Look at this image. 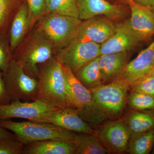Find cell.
I'll use <instances>...</instances> for the list:
<instances>
[{"instance_id":"24","label":"cell","mask_w":154,"mask_h":154,"mask_svg":"<svg viewBox=\"0 0 154 154\" xmlns=\"http://www.w3.org/2000/svg\"><path fill=\"white\" fill-rule=\"evenodd\" d=\"M47 11L52 13L79 18L77 0H49Z\"/></svg>"},{"instance_id":"22","label":"cell","mask_w":154,"mask_h":154,"mask_svg":"<svg viewBox=\"0 0 154 154\" xmlns=\"http://www.w3.org/2000/svg\"><path fill=\"white\" fill-rule=\"evenodd\" d=\"M75 154H105L107 152L94 135L79 133Z\"/></svg>"},{"instance_id":"34","label":"cell","mask_w":154,"mask_h":154,"mask_svg":"<svg viewBox=\"0 0 154 154\" xmlns=\"http://www.w3.org/2000/svg\"><path fill=\"white\" fill-rule=\"evenodd\" d=\"M148 8H149L151 10H152V11H154V0H152V1L150 5Z\"/></svg>"},{"instance_id":"30","label":"cell","mask_w":154,"mask_h":154,"mask_svg":"<svg viewBox=\"0 0 154 154\" xmlns=\"http://www.w3.org/2000/svg\"><path fill=\"white\" fill-rule=\"evenodd\" d=\"M24 146L17 139H0V154H22Z\"/></svg>"},{"instance_id":"15","label":"cell","mask_w":154,"mask_h":154,"mask_svg":"<svg viewBox=\"0 0 154 154\" xmlns=\"http://www.w3.org/2000/svg\"><path fill=\"white\" fill-rule=\"evenodd\" d=\"M77 2L79 19L82 21L104 16L114 21L122 18L126 14L124 6L113 5L106 0H77Z\"/></svg>"},{"instance_id":"7","label":"cell","mask_w":154,"mask_h":154,"mask_svg":"<svg viewBox=\"0 0 154 154\" xmlns=\"http://www.w3.org/2000/svg\"><path fill=\"white\" fill-rule=\"evenodd\" d=\"M100 47L101 44L93 42L72 40L68 45L60 50L55 58L75 73L90 61L99 57Z\"/></svg>"},{"instance_id":"11","label":"cell","mask_w":154,"mask_h":154,"mask_svg":"<svg viewBox=\"0 0 154 154\" xmlns=\"http://www.w3.org/2000/svg\"><path fill=\"white\" fill-rule=\"evenodd\" d=\"M58 108L40 101H11L8 104L0 105V121L12 118H22L33 121L42 115Z\"/></svg>"},{"instance_id":"37","label":"cell","mask_w":154,"mask_h":154,"mask_svg":"<svg viewBox=\"0 0 154 154\" xmlns=\"http://www.w3.org/2000/svg\"><path fill=\"white\" fill-rule=\"evenodd\" d=\"M49 1V0H46V2H47V5L48 2V1Z\"/></svg>"},{"instance_id":"5","label":"cell","mask_w":154,"mask_h":154,"mask_svg":"<svg viewBox=\"0 0 154 154\" xmlns=\"http://www.w3.org/2000/svg\"><path fill=\"white\" fill-rule=\"evenodd\" d=\"M82 21L79 18L49 13L39 23V30L53 46L63 48L74 38Z\"/></svg>"},{"instance_id":"6","label":"cell","mask_w":154,"mask_h":154,"mask_svg":"<svg viewBox=\"0 0 154 154\" xmlns=\"http://www.w3.org/2000/svg\"><path fill=\"white\" fill-rule=\"evenodd\" d=\"M4 81L12 101H34L37 91V78L28 73L14 58L3 72Z\"/></svg>"},{"instance_id":"31","label":"cell","mask_w":154,"mask_h":154,"mask_svg":"<svg viewBox=\"0 0 154 154\" xmlns=\"http://www.w3.org/2000/svg\"><path fill=\"white\" fill-rule=\"evenodd\" d=\"M12 101L3 78L2 72L0 70V105L8 104Z\"/></svg>"},{"instance_id":"23","label":"cell","mask_w":154,"mask_h":154,"mask_svg":"<svg viewBox=\"0 0 154 154\" xmlns=\"http://www.w3.org/2000/svg\"><path fill=\"white\" fill-rule=\"evenodd\" d=\"M154 147V128L131 139L127 152L131 154H148Z\"/></svg>"},{"instance_id":"27","label":"cell","mask_w":154,"mask_h":154,"mask_svg":"<svg viewBox=\"0 0 154 154\" xmlns=\"http://www.w3.org/2000/svg\"><path fill=\"white\" fill-rule=\"evenodd\" d=\"M9 43L4 33H0V70L2 72L7 69L13 58Z\"/></svg>"},{"instance_id":"9","label":"cell","mask_w":154,"mask_h":154,"mask_svg":"<svg viewBox=\"0 0 154 154\" xmlns=\"http://www.w3.org/2000/svg\"><path fill=\"white\" fill-rule=\"evenodd\" d=\"M34 122L51 123L63 129L77 133L94 135L95 130L72 107L61 108L48 112Z\"/></svg>"},{"instance_id":"10","label":"cell","mask_w":154,"mask_h":154,"mask_svg":"<svg viewBox=\"0 0 154 154\" xmlns=\"http://www.w3.org/2000/svg\"><path fill=\"white\" fill-rule=\"evenodd\" d=\"M116 25L104 16L82 21L72 40L93 42L102 44L115 33Z\"/></svg>"},{"instance_id":"18","label":"cell","mask_w":154,"mask_h":154,"mask_svg":"<svg viewBox=\"0 0 154 154\" xmlns=\"http://www.w3.org/2000/svg\"><path fill=\"white\" fill-rule=\"evenodd\" d=\"M76 148L75 143L49 140L25 145L22 154H75Z\"/></svg>"},{"instance_id":"8","label":"cell","mask_w":154,"mask_h":154,"mask_svg":"<svg viewBox=\"0 0 154 154\" xmlns=\"http://www.w3.org/2000/svg\"><path fill=\"white\" fill-rule=\"evenodd\" d=\"M94 135L107 152L122 153L128 151L130 134L122 120L106 122L95 131Z\"/></svg>"},{"instance_id":"14","label":"cell","mask_w":154,"mask_h":154,"mask_svg":"<svg viewBox=\"0 0 154 154\" xmlns=\"http://www.w3.org/2000/svg\"><path fill=\"white\" fill-rule=\"evenodd\" d=\"M125 1L131 11V28L142 41H147L154 35V11L133 0Z\"/></svg>"},{"instance_id":"3","label":"cell","mask_w":154,"mask_h":154,"mask_svg":"<svg viewBox=\"0 0 154 154\" xmlns=\"http://www.w3.org/2000/svg\"><path fill=\"white\" fill-rule=\"evenodd\" d=\"M128 89L129 86L116 80L91 89L92 104L104 120L121 117Z\"/></svg>"},{"instance_id":"21","label":"cell","mask_w":154,"mask_h":154,"mask_svg":"<svg viewBox=\"0 0 154 154\" xmlns=\"http://www.w3.org/2000/svg\"><path fill=\"white\" fill-rule=\"evenodd\" d=\"M99 57L90 61L74 73L82 84L90 90L102 84Z\"/></svg>"},{"instance_id":"29","label":"cell","mask_w":154,"mask_h":154,"mask_svg":"<svg viewBox=\"0 0 154 154\" xmlns=\"http://www.w3.org/2000/svg\"><path fill=\"white\" fill-rule=\"evenodd\" d=\"M27 2L30 23H33L47 11L46 0H27Z\"/></svg>"},{"instance_id":"26","label":"cell","mask_w":154,"mask_h":154,"mask_svg":"<svg viewBox=\"0 0 154 154\" xmlns=\"http://www.w3.org/2000/svg\"><path fill=\"white\" fill-rule=\"evenodd\" d=\"M131 92L154 96V77L149 74L129 86Z\"/></svg>"},{"instance_id":"13","label":"cell","mask_w":154,"mask_h":154,"mask_svg":"<svg viewBox=\"0 0 154 154\" xmlns=\"http://www.w3.org/2000/svg\"><path fill=\"white\" fill-rule=\"evenodd\" d=\"M142 42L131 28L128 20H127L116 24L115 33L101 44L100 55L127 52L137 46Z\"/></svg>"},{"instance_id":"32","label":"cell","mask_w":154,"mask_h":154,"mask_svg":"<svg viewBox=\"0 0 154 154\" xmlns=\"http://www.w3.org/2000/svg\"><path fill=\"white\" fill-rule=\"evenodd\" d=\"M2 138L17 139L16 136L14 133L0 126V139Z\"/></svg>"},{"instance_id":"28","label":"cell","mask_w":154,"mask_h":154,"mask_svg":"<svg viewBox=\"0 0 154 154\" xmlns=\"http://www.w3.org/2000/svg\"><path fill=\"white\" fill-rule=\"evenodd\" d=\"M16 0H0V33H3L16 5Z\"/></svg>"},{"instance_id":"2","label":"cell","mask_w":154,"mask_h":154,"mask_svg":"<svg viewBox=\"0 0 154 154\" xmlns=\"http://www.w3.org/2000/svg\"><path fill=\"white\" fill-rule=\"evenodd\" d=\"M0 126L14 133L24 145L49 140L75 143L79 133L74 132L51 123L30 121L17 122L0 121Z\"/></svg>"},{"instance_id":"4","label":"cell","mask_w":154,"mask_h":154,"mask_svg":"<svg viewBox=\"0 0 154 154\" xmlns=\"http://www.w3.org/2000/svg\"><path fill=\"white\" fill-rule=\"evenodd\" d=\"M53 46L50 40L39 30L33 34L25 50L13 58L28 73L37 79L40 67L53 58Z\"/></svg>"},{"instance_id":"16","label":"cell","mask_w":154,"mask_h":154,"mask_svg":"<svg viewBox=\"0 0 154 154\" xmlns=\"http://www.w3.org/2000/svg\"><path fill=\"white\" fill-rule=\"evenodd\" d=\"M62 66L66 77L68 91L72 105L73 107L81 112L92 105L91 90L82 84L69 68L63 65Z\"/></svg>"},{"instance_id":"12","label":"cell","mask_w":154,"mask_h":154,"mask_svg":"<svg viewBox=\"0 0 154 154\" xmlns=\"http://www.w3.org/2000/svg\"><path fill=\"white\" fill-rule=\"evenodd\" d=\"M154 66V39L148 47L142 50L134 59L128 63L114 80L129 86L149 74Z\"/></svg>"},{"instance_id":"19","label":"cell","mask_w":154,"mask_h":154,"mask_svg":"<svg viewBox=\"0 0 154 154\" xmlns=\"http://www.w3.org/2000/svg\"><path fill=\"white\" fill-rule=\"evenodd\" d=\"M30 24L28 5L25 3L15 14L11 23L9 42L12 53L19 46Z\"/></svg>"},{"instance_id":"1","label":"cell","mask_w":154,"mask_h":154,"mask_svg":"<svg viewBox=\"0 0 154 154\" xmlns=\"http://www.w3.org/2000/svg\"><path fill=\"white\" fill-rule=\"evenodd\" d=\"M37 80L35 100H40L58 109L73 107L65 74L55 58L40 67Z\"/></svg>"},{"instance_id":"35","label":"cell","mask_w":154,"mask_h":154,"mask_svg":"<svg viewBox=\"0 0 154 154\" xmlns=\"http://www.w3.org/2000/svg\"><path fill=\"white\" fill-rule=\"evenodd\" d=\"M149 74L152 75L154 77V66L152 68V69L151 70L150 72L149 73Z\"/></svg>"},{"instance_id":"33","label":"cell","mask_w":154,"mask_h":154,"mask_svg":"<svg viewBox=\"0 0 154 154\" xmlns=\"http://www.w3.org/2000/svg\"><path fill=\"white\" fill-rule=\"evenodd\" d=\"M133 1L140 5L149 7L152 0H133Z\"/></svg>"},{"instance_id":"36","label":"cell","mask_w":154,"mask_h":154,"mask_svg":"<svg viewBox=\"0 0 154 154\" xmlns=\"http://www.w3.org/2000/svg\"><path fill=\"white\" fill-rule=\"evenodd\" d=\"M152 153L154 154V147L152 151Z\"/></svg>"},{"instance_id":"17","label":"cell","mask_w":154,"mask_h":154,"mask_svg":"<svg viewBox=\"0 0 154 154\" xmlns=\"http://www.w3.org/2000/svg\"><path fill=\"white\" fill-rule=\"evenodd\" d=\"M128 63L127 52L102 54L99 57V65L102 84L115 79Z\"/></svg>"},{"instance_id":"20","label":"cell","mask_w":154,"mask_h":154,"mask_svg":"<svg viewBox=\"0 0 154 154\" xmlns=\"http://www.w3.org/2000/svg\"><path fill=\"white\" fill-rule=\"evenodd\" d=\"M122 121L129 129L131 140L154 128V112L134 110Z\"/></svg>"},{"instance_id":"25","label":"cell","mask_w":154,"mask_h":154,"mask_svg":"<svg viewBox=\"0 0 154 154\" xmlns=\"http://www.w3.org/2000/svg\"><path fill=\"white\" fill-rule=\"evenodd\" d=\"M127 101L134 110L154 112V96L131 92Z\"/></svg>"}]
</instances>
